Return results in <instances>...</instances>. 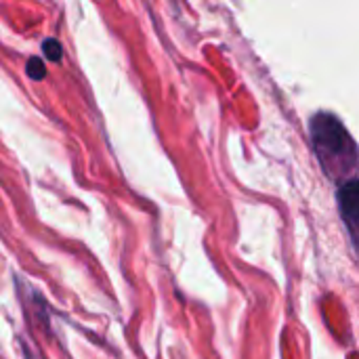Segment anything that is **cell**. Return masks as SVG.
<instances>
[{
    "label": "cell",
    "mask_w": 359,
    "mask_h": 359,
    "mask_svg": "<svg viewBox=\"0 0 359 359\" xmlns=\"http://www.w3.org/2000/svg\"><path fill=\"white\" fill-rule=\"evenodd\" d=\"M27 76L32 80H42L46 76V67H44V61L40 57H29L27 59V67H25Z\"/></svg>",
    "instance_id": "3"
},
{
    "label": "cell",
    "mask_w": 359,
    "mask_h": 359,
    "mask_svg": "<svg viewBox=\"0 0 359 359\" xmlns=\"http://www.w3.org/2000/svg\"><path fill=\"white\" fill-rule=\"evenodd\" d=\"M311 147L324 166V172L332 179H355L358 147L345 124L334 116L320 111L309 122Z\"/></svg>",
    "instance_id": "1"
},
{
    "label": "cell",
    "mask_w": 359,
    "mask_h": 359,
    "mask_svg": "<svg viewBox=\"0 0 359 359\" xmlns=\"http://www.w3.org/2000/svg\"><path fill=\"white\" fill-rule=\"evenodd\" d=\"M42 53L46 59L50 61H59L61 59V44L57 38H44L42 40Z\"/></svg>",
    "instance_id": "4"
},
{
    "label": "cell",
    "mask_w": 359,
    "mask_h": 359,
    "mask_svg": "<svg viewBox=\"0 0 359 359\" xmlns=\"http://www.w3.org/2000/svg\"><path fill=\"white\" fill-rule=\"evenodd\" d=\"M358 202H359V187L358 179H349L341 183L339 187V208L341 217L351 233V240H355V225H358Z\"/></svg>",
    "instance_id": "2"
}]
</instances>
